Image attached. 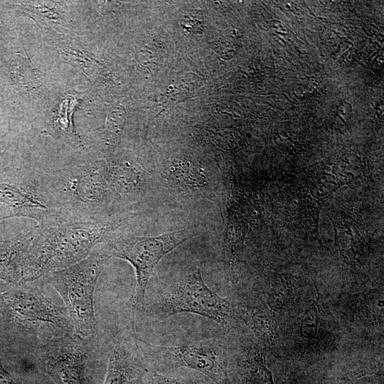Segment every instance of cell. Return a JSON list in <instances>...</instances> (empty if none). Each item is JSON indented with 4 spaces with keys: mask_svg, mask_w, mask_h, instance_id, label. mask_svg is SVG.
<instances>
[{
    "mask_svg": "<svg viewBox=\"0 0 384 384\" xmlns=\"http://www.w3.org/2000/svg\"><path fill=\"white\" fill-rule=\"evenodd\" d=\"M129 216L110 219L58 218L33 231L21 260V282H32L85 259L126 223Z\"/></svg>",
    "mask_w": 384,
    "mask_h": 384,
    "instance_id": "obj_1",
    "label": "cell"
},
{
    "mask_svg": "<svg viewBox=\"0 0 384 384\" xmlns=\"http://www.w3.org/2000/svg\"><path fill=\"white\" fill-rule=\"evenodd\" d=\"M0 306L31 354L43 342L75 332L65 308L50 300L37 280L19 282L3 297Z\"/></svg>",
    "mask_w": 384,
    "mask_h": 384,
    "instance_id": "obj_2",
    "label": "cell"
},
{
    "mask_svg": "<svg viewBox=\"0 0 384 384\" xmlns=\"http://www.w3.org/2000/svg\"><path fill=\"white\" fill-rule=\"evenodd\" d=\"M147 311L158 320L182 313L210 319L225 331L235 321L233 307L204 282L201 265L186 268L166 284L147 304Z\"/></svg>",
    "mask_w": 384,
    "mask_h": 384,
    "instance_id": "obj_3",
    "label": "cell"
},
{
    "mask_svg": "<svg viewBox=\"0 0 384 384\" xmlns=\"http://www.w3.org/2000/svg\"><path fill=\"white\" fill-rule=\"evenodd\" d=\"M109 258L103 251H92L82 261L39 279L60 295L74 331L80 336H97L94 294L97 279Z\"/></svg>",
    "mask_w": 384,
    "mask_h": 384,
    "instance_id": "obj_4",
    "label": "cell"
},
{
    "mask_svg": "<svg viewBox=\"0 0 384 384\" xmlns=\"http://www.w3.org/2000/svg\"><path fill=\"white\" fill-rule=\"evenodd\" d=\"M196 235V233L183 228L156 236L114 233L107 239L105 251L107 256L127 260L134 268L137 280L132 301L134 308L144 304L151 274L159 261Z\"/></svg>",
    "mask_w": 384,
    "mask_h": 384,
    "instance_id": "obj_5",
    "label": "cell"
},
{
    "mask_svg": "<svg viewBox=\"0 0 384 384\" xmlns=\"http://www.w3.org/2000/svg\"><path fill=\"white\" fill-rule=\"evenodd\" d=\"M55 201L65 218L100 219L97 213L113 196L107 166L94 162L61 174L54 182ZM64 217V216H63Z\"/></svg>",
    "mask_w": 384,
    "mask_h": 384,
    "instance_id": "obj_6",
    "label": "cell"
},
{
    "mask_svg": "<svg viewBox=\"0 0 384 384\" xmlns=\"http://www.w3.org/2000/svg\"><path fill=\"white\" fill-rule=\"evenodd\" d=\"M133 337L139 354L154 367H184L201 372L216 384L230 383L226 353L217 341L166 346L149 343L136 334Z\"/></svg>",
    "mask_w": 384,
    "mask_h": 384,
    "instance_id": "obj_7",
    "label": "cell"
},
{
    "mask_svg": "<svg viewBox=\"0 0 384 384\" xmlns=\"http://www.w3.org/2000/svg\"><path fill=\"white\" fill-rule=\"evenodd\" d=\"M98 352L97 336L85 338L73 332L45 341L31 355L57 384H88Z\"/></svg>",
    "mask_w": 384,
    "mask_h": 384,
    "instance_id": "obj_8",
    "label": "cell"
},
{
    "mask_svg": "<svg viewBox=\"0 0 384 384\" xmlns=\"http://www.w3.org/2000/svg\"><path fill=\"white\" fill-rule=\"evenodd\" d=\"M135 350L124 341L114 344L110 350L103 384H131L138 375V351Z\"/></svg>",
    "mask_w": 384,
    "mask_h": 384,
    "instance_id": "obj_9",
    "label": "cell"
},
{
    "mask_svg": "<svg viewBox=\"0 0 384 384\" xmlns=\"http://www.w3.org/2000/svg\"><path fill=\"white\" fill-rule=\"evenodd\" d=\"M238 314L245 324L262 341L272 344L278 338L277 322L270 310L242 304L238 307Z\"/></svg>",
    "mask_w": 384,
    "mask_h": 384,
    "instance_id": "obj_10",
    "label": "cell"
},
{
    "mask_svg": "<svg viewBox=\"0 0 384 384\" xmlns=\"http://www.w3.org/2000/svg\"><path fill=\"white\" fill-rule=\"evenodd\" d=\"M324 321L319 297L316 296L299 319L297 336L305 351H313L321 343Z\"/></svg>",
    "mask_w": 384,
    "mask_h": 384,
    "instance_id": "obj_11",
    "label": "cell"
},
{
    "mask_svg": "<svg viewBox=\"0 0 384 384\" xmlns=\"http://www.w3.org/2000/svg\"><path fill=\"white\" fill-rule=\"evenodd\" d=\"M242 374L245 384H274L265 356L252 342L248 343L245 348Z\"/></svg>",
    "mask_w": 384,
    "mask_h": 384,
    "instance_id": "obj_12",
    "label": "cell"
},
{
    "mask_svg": "<svg viewBox=\"0 0 384 384\" xmlns=\"http://www.w3.org/2000/svg\"><path fill=\"white\" fill-rule=\"evenodd\" d=\"M296 279L291 274H278L273 279L267 294V306L273 312H278L291 303L295 292Z\"/></svg>",
    "mask_w": 384,
    "mask_h": 384,
    "instance_id": "obj_13",
    "label": "cell"
},
{
    "mask_svg": "<svg viewBox=\"0 0 384 384\" xmlns=\"http://www.w3.org/2000/svg\"><path fill=\"white\" fill-rule=\"evenodd\" d=\"M354 301V309L361 319L372 323H383V294L375 291L358 294Z\"/></svg>",
    "mask_w": 384,
    "mask_h": 384,
    "instance_id": "obj_14",
    "label": "cell"
},
{
    "mask_svg": "<svg viewBox=\"0 0 384 384\" xmlns=\"http://www.w3.org/2000/svg\"><path fill=\"white\" fill-rule=\"evenodd\" d=\"M138 384H195L192 380L167 377L155 371H148Z\"/></svg>",
    "mask_w": 384,
    "mask_h": 384,
    "instance_id": "obj_15",
    "label": "cell"
}]
</instances>
